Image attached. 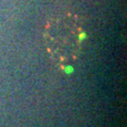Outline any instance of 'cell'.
<instances>
[{"mask_svg": "<svg viewBox=\"0 0 127 127\" xmlns=\"http://www.w3.org/2000/svg\"><path fill=\"white\" fill-rule=\"evenodd\" d=\"M45 43L50 58L58 68L72 66L82 51L84 31L74 15H59L52 18L45 28Z\"/></svg>", "mask_w": 127, "mask_h": 127, "instance_id": "cell-1", "label": "cell"}]
</instances>
